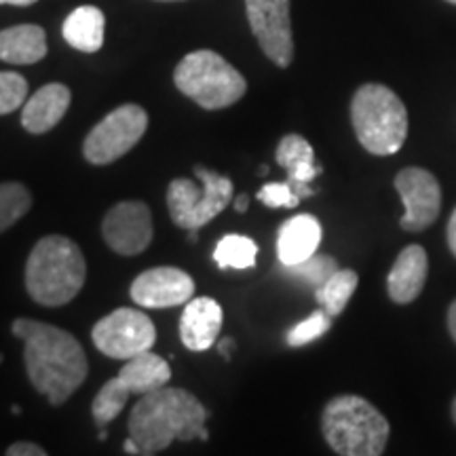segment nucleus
Listing matches in <instances>:
<instances>
[{"label":"nucleus","instance_id":"nucleus-1","mask_svg":"<svg viewBox=\"0 0 456 456\" xmlns=\"http://www.w3.org/2000/svg\"><path fill=\"white\" fill-rule=\"evenodd\" d=\"M11 332L24 342V362L34 389L61 406L85 383L89 362L81 342L66 330L34 319H15Z\"/></svg>","mask_w":456,"mask_h":456},{"label":"nucleus","instance_id":"nucleus-2","mask_svg":"<svg viewBox=\"0 0 456 456\" xmlns=\"http://www.w3.org/2000/svg\"><path fill=\"white\" fill-rule=\"evenodd\" d=\"M205 420L208 410L191 391L165 385L138 399L131 408L127 429L142 454L152 456L167 450L175 440H197Z\"/></svg>","mask_w":456,"mask_h":456},{"label":"nucleus","instance_id":"nucleus-3","mask_svg":"<svg viewBox=\"0 0 456 456\" xmlns=\"http://www.w3.org/2000/svg\"><path fill=\"white\" fill-rule=\"evenodd\" d=\"M85 256L72 239L43 237L26 262V292L43 306H64L83 289Z\"/></svg>","mask_w":456,"mask_h":456},{"label":"nucleus","instance_id":"nucleus-4","mask_svg":"<svg viewBox=\"0 0 456 456\" xmlns=\"http://www.w3.org/2000/svg\"><path fill=\"white\" fill-rule=\"evenodd\" d=\"M322 431L328 446L340 456H379L389 442V420L359 395L330 399Z\"/></svg>","mask_w":456,"mask_h":456},{"label":"nucleus","instance_id":"nucleus-5","mask_svg":"<svg viewBox=\"0 0 456 456\" xmlns=\"http://www.w3.org/2000/svg\"><path fill=\"white\" fill-rule=\"evenodd\" d=\"M351 121L359 144L376 157L395 155L408 138V110L385 85L359 87L351 102Z\"/></svg>","mask_w":456,"mask_h":456},{"label":"nucleus","instance_id":"nucleus-6","mask_svg":"<svg viewBox=\"0 0 456 456\" xmlns=\"http://www.w3.org/2000/svg\"><path fill=\"white\" fill-rule=\"evenodd\" d=\"M174 83L180 94L205 110H222L237 104L248 91L243 74L209 49L192 51L180 60L174 70Z\"/></svg>","mask_w":456,"mask_h":456},{"label":"nucleus","instance_id":"nucleus-7","mask_svg":"<svg viewBox=\"0 0 456 456\" xmlns=\"http://www.w3.org/2000/svg\"><path fill=\"white\" fill-rule=\"evenodd\" d=\"M201 188L188 178H175L167 186V208L174 224L184 231H199L224 212L232 201V180L195 165Z\"/></svg>","mask_w":456,"mask_h":456},{"label":"nucleus","instance_id":"nucleus-8","mask_svg":"<svg viewBox=\"0 0 456 456\" xmlns=\"http://www.w3.org/2000/svg\"><path fill=\"white\" fill-rule=\"evenodd\" d=\"M148 129V114L138 104H123L106 114L85 138L83 155L91 165H110L127 155Z\"/></svg>","mask_w":456,"mask_h":456},{"label":"nucleus","instance_id":"nucleus-9","mask_svg":"<svg viewBox=\"0 0 456 456\" xmlns=\"http://www.w3.org/2000/svg\"><path fill=\"white\" fill-rule=\"evenodd\" d=\"M91 340L106 357L127 362L152 349L157 342V330L144 311L117 309L95 323L91 330Z\"/></svg>","mask_w":456,"mask_h":456},{"label":"nucleus","instance_id":"nucleus-10","mask_svg":"<svg viewBox=\"0 0 456 456\" xmlns=\"http://www.w3.org/2000/svg\"><path fill=\"white\" fill-rule=\"evenodd\" d=\"M249 28L260 49L279 68L294 60V34L289 17V0H245Z\"/></svg>","mask_w":456,"mask_h":456},{"label":"nucleus","instance_id":"nucleus-11","mask_svg":"<svg viewBox=\"0 0 456 456\" xmlns=\"http://www.w3.org/2000/svg\"><path fill=\"white\" fill-rule=\"evenodd\" d=\"M395 188L406 208L402 218L403 231H425L437 220L442 209V188L431 171L423 167L402 169L395 175Z\"/></svg>","mask_w":456,"mask_h":456},{"label":"nucleus","instance_id":"nucleus-12","mask_svg":"<svg viewBox=\"0 0 456 456\" xmlns=\"http://www.w3.org/2000/svg\"><path fill=\"white\" fill-rule=\"evenodd\" d=\"M102 235L112 252L138 256L152 241V214L142 201H123L114 205L102 222Z\"/></svg>","mask_w":456,"mask_h":456},{"label":"nucleus","instance_id":"nucleus-13","mask_svg":"<svg viewBox=\"0 0 456 456\" xmlns=\"http://www.w3.org/2000/svg\"><path fill=\"white\" fill-rule=\"evenodd\" d=\"M195 296V281L186 271L175 266H157L135 277L131 298L142 309H171L186 305Z\"/></svg>","mask_w":456,"mask_h":456},{"label":"nucleus","instance_id":"nucleus-14","mask_svg":"<svg viewBox=\"0 0 456 456\" xmlns=\"http://www.w3.org/2000/svg\"><path fill=\"white\" fill-rule=\"evenodd\" d=\"M222 306L214 298H191L180 319V338L188 351H208L222 330Z\"/></svg>","mask_w":456,"mask_h":456},{"label":"nucleus","instance_id":"nucleus-15","mask_svg":"<svg viewBox=\"0 0 456 456\" xmlns=\"http://www.w3.org/2000/svg\"><path fill=\"white\" fill-rule=\"evenodd\" d=\"M72 91L61 83H49L32 94L21 106V125L28 134H47L66 117Z\"/></svg>","mask_w":456,"mask_h":456},{"label":"nucleus","instance_id":"nucleus-16","mask_svg":"<svg viewBox=\"0 0 456 456\" xmlns=\"http://www.w3.org/2000/svg\"><path fill=\"white\" fill-rule=\"evenodd\" d=\"M322 243V224L315 216L298 214L285 220L277 235V258L281 266H292L317 254Z\"/></svg>","mask_w":456,"mask_h":456},{"label":"nucleus","instance_id":"nucleus-17","mask_svg":"<svg viewBox=\"0 0 456 456\" xmlns=\"http://www.w3.org/2000/svg\"><path fill=\"white\" fill-rule=\"evenodd\" d=\"M429 273V260L420 245H408L397 256L395 265L387 277V289L393 302L408 305L416 296H420Z\"/></svg>","mask_w":456,"mask_h":456},{"label":"nucleus","instance_id":"nucleus-18","mask_svg":"<svg viewBox=\"0 0 456 456\" xmlns=\"http://www.w3.org/2000/svg\"><path fill=\"white\" fill-rule=\"evenodd\" d=\"M47 34L37 24L11 26L0 30V61L30 66L47 55Z\"/></svg>","mask_w":456,"mask_h":456},{"label":"nucleus","instance_id":"nucleus-19","mask_svg":"<svg viewBox=\"0 0 456 456\" xmlns=\"http://www.w3.org/2000/svg\"><path fill=\"white\" fill-rule=\"evenodd\" d=\"M171 379V368L163 357L152 351H144L140 355L127 359V363L117 374V380L129 395H144L165 387Z\"/></svg>","mask_w":456,"mask_h":456},{"label":"nucleus","instance_id":"nucleus-20","mask_svg":"<svg viewBox=\"0 0 456 456\" xmlns=\"http://www.w3.org/2000/svg\"><path fill=\"white\" fill-rule=\"evenodd\" d=\"M104 32H106V17L98 7H85L74 9L70 15L66 17L64 26H61V34L64 41L83 53H95L104 45Z\"/></svg>","mask_w":456,"mask_h":456},{"label":"nucleus","instance_id":"nucleus-21","mask_svg":"<svg viewBox=\"0 0 456 456\" xmlns=\"http://www.w3.org/2000/svg\"><path fill=\"white\" fill-rule=\"evenodd\" d=\"M277 163L288 171V182L292 184H309L322 174V167L315 165L313 146L298 134H289L279 142L275 152Z\"/></svg>","mask_w":456,"mask_h":456},{"label":"nucleus","instance_id":"nucleus-22","mask_svg":"<svg viewBox=\"0 0 456 456\" xmlns=\"http://www.w3.org/2000/svg\"><path fill=\"white\" fill-rule=\"evenodd\" d=\"M357 283L359 277L355 271L338 269L326 283L315 288V298L328 315L336 317L345 311L346 305H349L353 292L357 289Z\"/></svg>","mask_w":456,"mask_h":456},{"label":"nucleus","instance_id":"nucleus-23","mask_svg":"<svg viewBox=\"0 0 456 456\" xmlns=\"http://www.w3.org/2000/svg\"><path fill=\"white\" fill-rule=\"evenodd\" d=\"M256 256H258V245L254 239L243 235H226L214 249V262L218 269H254Z\"/></svg>","mask_w":456,"mask_h":456},{"label":"nucleus","instance_id":"nucleus-24","mask_svg":"<svg viewBox=\"0 0 456 456\" xmlns=\"http://www.w3.org/2000/svg\"><path fill=\"white\" fill-rule=\"evenodd\" d=\"M32 208L30 191L21 182L0 184V232L20 222Z\"/></svg>","mask_w":456,"mask_h":456},{"label":"nucleus","instance_id":"nucleus-25","mask_svg":"<svg viewBox=\"0 0 456 456\" xmlns=\"http://www.w3.org/2000/svg\"><path fill=\"white\" fill-rule=\"evenodd\" d=\"M127 402L129 393L123 389L121 383L117 380V376H114V379H110L104 387H102L98 395L94 399V403H91V414H94L95 425H98L100 429H106V425H110L112 420L123 412Z\"/></svg>","mask_w":456,"mask_h":456},{"label":"nucleus","instance_id":"nucleus-26","mask_svg":"<svg viewBox=\"0 0 456 456\" xmlns=\"http://www.w3.org/2000/svg\"><path fill=\"white\" fill-rule=\"evenodd\" d=\"M283 269L289 277L300 279V281L309 283V285H313V288H319V285L326 283L328 279L340 269V266H338V262L332 258V256L313 254L311 258L302 260V262H298V265L283 266Z\"/></svg>","mask_w":456,"mask_h":456},{"label":"nucleus","instance_id":"nucleus-27","mask_svg":"<svg viewBox=\"0 0 456 456\" xmlns=\"http://www.w3.org/2000/svg\"><path fill=\"white\" fill-rule=\"evenodd\" d=\"M330 326H332V315H328L326 311H315L311 313L305 322H300L298 326H294L288 332V345L289 346H305L309 342L322 338L323 334L328 332Z\"/></svg>","mask_w":456,"mask_h":456},{"label":"nucleus","instance_id":"nucleus-28","mask_svg":"<svg viewBox=\"0 0 456 456\" xmlns=\"http://www.w3.org/2000/svg\"><path fill=\"white\" fill-rule=\"evenodd\" d=\"M28 100V81L17 72H0V117L20 110Z\"/></svg>","mask_w":456,"mask_h":456},{"label":"nucleus","instance_id":"nucleus-29","mask_svg":"<svg viewBox=\"0 0 456 456\" xmlns=\"http://www.w3.org/2000/svg\"><path fill=\"white\" fill-rule=\"evenodd\" d=\"M258 201L266 208L277 209V208H296L300 203V197L296 195V191L289 184L288 180L285 182H269L258 191Z\"/></svg>","mask_w":456,"mask_h":456},{"label":"nucleus","instance_id":"nucleus-30","mask_svg":"<svg viewBox=\"0 0 456 456\" xmlns=\"http://www.w3.org/2000/svg\"><path fill=\"white\" fill-rule=\"evenodd\" d=\"M7 456H47V450L32 442H17L7 448Z\"/></svg>","mask_w":456,"mask_h":456},{"label":"nucleus","instance_id":"nucleus-31","mask_svg":"<svg viewBox=\"0 0 456 456\" xmlns=\"http://www.w3.org/2000/svg\"><path fill=\"white\" fill-rule=\"evenodd\" d=\"M448 248L450 252L456 256V209L450 216V222H448Z\"/></svg>","mask_w":456,"mask_h":456},{"label":"nucleus","instance_id":"nucleus-32","mask_svg":"<svg viewBox=\"0 0 456 456\" xmlns=\"http://www.w3.org/2000/svg\"><path fill=\"white\" fill-rule=\"evenodd\" d=\"M232 349H235V340H232V338H222L218 342V351H220V355L224 357V359H231Z\"/></svg>","mask_w":456,"mask_h":456},{"label":"nucleus","instance_id":"nucleus-33","mask_svg":"<svg viewBox=\"0 0 456 456\" xmlns=\"http://www.w3.org/2000/svg\"><path fill=\"white\" fill-rule=\"evenodd\" d=\"M448 330H450V336H452V340L456 342V300L450 305V311H448Z\"/></svg>","mask_w":456,"mask_h":456},{"label":"nucleus","instance_id":"nucleus-34","mask_svg":"<svg viewBox=\"0 0 456 456\" xmlns=\"http://www.w3.org/2000/svg\"><path fill=\"white\" fill-rule=\"evenodd\" d=\"M123 450H125V452H127V454H142V450H140L138 444H135L134 437H127V440H125Z\"/></svg>","mask_w":456,"mask_h":456},{"label":"nucleus","instance_id":"nucleus-35","mask_svg":"<svg viewBox=\"0 0 456 456\" xmlns=\"http://www.w3.org/2000/svg\"><path fill=\"white\" fill-rule=\"evenodd\" d=\"M248 208H249V199H248V195H239L237 199H235V209L239 214H243V212H248Z\"/></svg>","mask_w":456,"mask_h":456},{"label":"nucleus","instance_id":"nucleus-36","mask_svg":"<svg viewBox=\"0 0 456 456\" xmlns=\"http://www.w3.org/2000/svg\"><path fill=\"white\" fill-rule=\"evenodd\" d=\"M38 0H0V4H13V7H30Z\"/></svg>","mask_w":456,"mask_h":456},{"label":"nucleus","instance_id":"nucleus-37","mask_svg":"<svg viewBox=\"0 0 456 456\" xmlns=\"http://www.w3.org/2000/svg\"><path fill=\"white\" fill-rule=\"evenodd\" d=\"M197 239H199L197 231H188V241H191V243H197Z\"/></svg>","mask_w":456,"mask_h":456},{"label":"nucleus","instance_id":"nucleus-38","mask_svg":"<svg viewBox=\"0 0 456 456\" xmlns=\"http://www.w3.org/2000/svg\"><path fill=\"white\" fill-rule=\"evenodd\" d=\"M106 437H108V433H106V429H100V436H98V440H100V442H104V440H106Z\"/></svg>","mask_w":456,"mask_h":456},{"label":"nucleus","instance_id":"nucleus-39","mask_svg":"<svg viewBox=\"0 0 456 456\" xmlns=\"http://www.w3.org/2000/svg\"><path fill=\"white\" fill-rule=\"evenodd\" d=\"M258 174L260 175H266V174H269V167H266V165H262V167L258 169Z\"/></svg>","mask_w":456,"mask_h":456},{"label":"nucleus","instance_id":"nucleus-40","mask_svg":"<svg viewBox=\"0 0 456 456\" xmlns=\"http://www.w3.org/2000/svg\"><path fill=\"white\" fill-rule=\"evenodd\" d=\"M452 419H454V423H456V397H454V403H452Z\"/></svg>","mask_w":456,"mask_h":456},{"label":"nucleus","instance_id":"nucleus-41","mask_svg":"<svg viewBox=\"0 0 456 456\" xmlns=\"http://www.w3.org/2000/svg\"><path fill=\"white\" fill-rule=\"evenodd\" d=\"M157 3H182V0H157Z\"/></svg>","mask_w":456,"mask_h":456},{"label":"nucleus","instance_id":"nucleus-42","mask_svg":"<svg viewBox=\"0 0 456 456\" xmlns=\"http://www.w3.org/2000/svg\"><path fill=\"white\" fill-rule=\"evenodd\" d=\"M448 3H452V4H456V0H448Z\"/></svg>","mask_w":456,"mask_h":456},{"label":"nucleus","instance_id":"nucleus-43","mask_svg":"<svg viewBox=\"0 0 456 456\" xmlns=\"http://www.w3.org/2000/svg\"><path fill=\"white\" fill-rule=\"evenodd\" d=\"M0 363H3V355H0Z\"/></svg>","mask_w":456,"mask_h":456}]
</instances>
